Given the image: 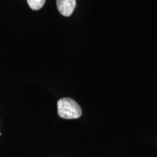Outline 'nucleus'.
Listing matches in <instances>:
<instances>
[{"label":"nucleus","instance_id":"obj_2","mask_svg":"<svg viewBox=\"0 0 157 157\" xmlns=\"http://www.w3.org/2000/svg\"><path fill=\"white\" fill-rule=\"evenodd\" d=\"M57 7L62 15L68 17L71 15L76 7V0H56Z\"/></svg>","mask_w":157,"mask_h":157},{"label":"nucleus","instance_id":"obj_1","mask_svg":"<svg viewBox=\"0 0 157 157\" xmlns=\"http://www.w3.org/2000/svg\"><path fill=\"white\" fill-rule=\"evenodd\" d=\"M58 113L63 119H73L81 117L82 111L75 101L69 98H63L58 101Z\"/></svg>","mask_w":157,"mask_h":157},{"label":"nucleus","instance_id":"obj_3","mask_svg":"<svg viewBox=\"0 0 157 157\" xmlns=\"http://www.w3.org/2000/svg\"><path fill=\"white\" fill-rule=\"evenodd\" d=\"M46 0H27L29 7L33 10H39L44 6Z\"/></svg>","mask_w":157,"mask_h":157}]
</instances>
